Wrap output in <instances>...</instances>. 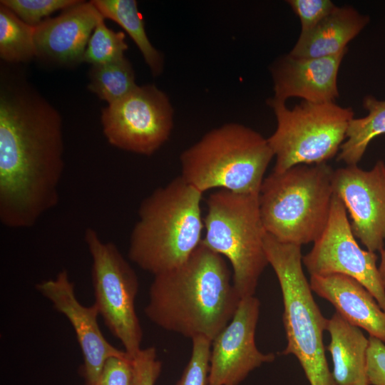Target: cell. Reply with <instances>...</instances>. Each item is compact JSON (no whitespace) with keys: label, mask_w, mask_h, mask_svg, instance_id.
Listing matches in <instances>:
<instances>
[{"label":"cell","mask_w":385,"mask_h":385,"mask_svg":"<svg viewBox=\"0 0 385 385\" xmlns=\"http://www.w3.org/2000/svg\"><path fill=\"white\" fill-rule=\"evenodd\" d=\"M0 89V221L33 227L59 200L64 170L60 113L25 83Z\"/></svg>","instance_id":"cell-1"},{"label":"cell","mask_w":385,"mask_h":385,"mask_svg":"<svg viewBox=\"0 0 385 385\" xmlns=\"http://www.w3.org/2000/svg\"><path fill=\"white\" fill-rule=\"evenodd\" d=\"M240 300L225 258L201 242L183 264L154 276L145 314L165 330L212 341Z\"/></svg>","instance_id":"cell-2"},{"label":"cell","mask_w":385,"mask_h":385,"mask_svg":"<svg viewBox=\"0 0 385 385\" xmlns=\"http://www.w3.org/2000/svg\"><path fill=\"white\" fill-rule=\"evenodd\" d=\"M202 195L178 176L145 197L130 233V260L154 276L185 262L202 240Z\"/></svg>","instance_id":"cell-3"},{"label":"cell","mask_w":385,"mask_h":385,"mask_svg":"<svg viewBox=\"0 0 385 385\" xmlns=\"http://www.w3.org/2000/svg\"><path fill=\"white\" fill-rule=\"evenodd\" d=\"M334 172L327 163L297 165L264 178L258 200L266 232L283 243L314 242L328 222Z\"/></svg>","instance_id":"cell-4"},{"label":"cell","mask_w":385,"mask_h":385,"mask_svg":"<svg viewBox=\"0 0 385 385\" xmlns=\"http://www.w3.org/2000/svg\"><path fill=\"white\" fill-rule=\"evenodd\" d=\"M274 158L267 139L237 123L206 133L180 155L181 177L202 193L214 188L259 195Z\"/></svg>","instance_id":"cell-5"},{"label":"cell","mask_w":385,"mask_h":385,"mask_svg":"<svg viewBox=\"0 0 385 385\" xmlns=\"http://www.w3.org/2000/svg\"><path fill=\"white\" fill-rule=\"evenodd\" d=\"M264 247L282 294L287 344L282 354L296 356L310 385H334L323 343L329 319L316 303L303 272L301 246L279 242L266 232Z\"/></svg>","instance_id":"cell-6"},{"label":"cell","mask_w":385,"mask_h":385,"mask_svg":"<svg viewBox=\"0 0 385 385\" xmlns=\"http://www.w3.org/2000/svg\"><path fill=\"white\" fill-rule=\"evenodd\" d=\"M258 196L220 189L208 196L203 217L202 242L230 262L232 283L241 299L255 294L269 265Z\"/></svg>","instance_id":"cell-7"},{"label":"cell","mask_w":385,"mask_h":385,"mask_svg":"<svg viewBox=\"0 0 385 385\" xmlns=\"http://www.w3.org/2000/svg\"><path fill=\"white\" fill-rule=\"evenodd\" d=\"M277 120V128L267 138L275 157L274 172L297 165L327 163L340 150L354 113L334 102L302 101L289 109L285 102L267 101Z\"/></svg>","instance_id":"cell-8"},{"label":"cell","mask_w":385,"mask_h":385,"mask_svg":"<svg viewBox=\"0 0 385 385\" xmlns=\"http://www.w3.org/2000/svg\"><path fill=\"white\" fill-rule=\"evenodd\" d=\"M84 240L92 259L94 304L105 325L124 351L134 356L142 348L143 330L135 311L138 276L117 246L88 227Z\"/></svg>","instance_id":"cell-9"},{"label":"cell","mask_w":385,"mask_h":385,"mask_svg":"<svg viewBox=\"0 0 385 385\" xmlns=\"http://www.w3.org/2000/svg\"><path fill=\"white\" fill-rule=\"evenodd\" d=\"M173 108L168 96L153 84L137 86L101 113L108 143L128 152L150 155L168 139Z\"/></svg>","instance_id":"cell-10"},{"label":"cell","mask_w":385,"mask_h":385,"mask_svg":"<svg viewBox=\"0 0 385 385\" xmlns=\"http://www.w3.org/2000/svg\"><path fill=\"white\" fill-rule=\"evenodd\" d=\"M377 259L375 252L359 247L345 206L334 194L327 225L310 252L302 257L310 275L351 277L367 289L385 312V288L380 279Z\"/></svg>","instance_id":"cell-11"},{"label":"cell","mask_w":385,"mask_h":385,"mask_svg":"<svg viewBox=\"0 0 385 385\" xmlns=\"http://www.w3.org/2000/svg\"><path fill=\"white\" fill-rule=\"evenodd\" d=\"M260 302L253 296L241 299L228 324L212 341L207 385H239L255 369L274 361L255 344Z\"/></svg>","instance_id":"cell-12"},{"label":"cell","mask_w":385,"mask_h":385,"mask_svg":"<svg viewBox=\"0 0 385 385\" xmlns=\"http://www.w3.org/2000/svg\"><path fill=\"white\" fill-rule=\"evenodd\" d=\"M333 189L350 215L355 237L367 250L381 252L385 241V163L379 160L369 170L357 165L334 170Z\"/></svg>","instance_id":"cell-13"},{"label":"cell","mask_w":385,"mask_h":385,"mask_svg":"<svg viewBox=\"0 0 385 385\" xmlns=\"http://www.w3.org/2000/svg\"><path fill=\"white\" fill-rule=\"evenodd\" d=\"M36 289L73 327L83 354L81 372L85 384H91L98 379L108 359L127 354L104 337L98 323L99 312L96 306H84L78 300L74 284L66 270L59 272L55 279L37 284Z\"/></svg>","instance_id":"cell-14"},{"label":"cell","mask_w":385,"mask_h":385,"mask_svg":"<svg viewBox=\"0 0 385 385\" xmlns=\"http://www.w3.org/2000/svg\"><path fill=\"white\" fill-rule=\"evenodd\" d=\"M104 18L91 1H81L35 26L36 56L60 65L82 62L92 31Z\"/></svg>","instance_id":"cell-15"},{"label":"cell","mask_w":385,"mask_h":385,"mask_svg":"<svg viewBox=\"0 0 385 385\" xmlns=\"http://www.w3.org/2000/svg\"><path fill=\"white\" fill-rule=\"evenodd\" d=\"M346 51L337 56L298 58L289 54L272 68L274 100L286 102L299 97L304 101L334 102L339 96L337 75Z\"/></svg>","instance_id":"cell-16"},{"label":"cell","mask_w":385,"mask_h":385,"mask_svg":"<svg viewBox=\"0 0 385 385\" xmlns=\"http://www.w3.org/2000/svg\"><path fill=\"white\" fill-rule=\"evenodd\" d=\"M310 287L342 317L385 342V312L359 282L344 274L312 275Z\"/></svg>","instance_id":"cell-17"},{"label":"cell","mask_w":385,"mask_h":385,"mask_svg":"<svg viewBox=\"0 0 385 385\" xmlns=\"http://www.w3.org/2000/svg\"><path fill=\"white\" fill-rule=\"evenodd\" d=\"M369 17L353 7L337 6L325 19L309 31L301 32L290 53L298 58L337 56L347 51L346 46L368 24Z\"/></svg>","instance_id":"cell-18"},{"label":"cell","mask_w":385,"mask_h":385,"mask_svg":"<svg viewBox=\"0 0 385 385\" xmlns=\"http://www.w3.org/2000/svg\"><path fill=\"white\" fill-rule=\"evenodd\" d=\"M327 350L333 363L334 385H369L366 372L369 338L360 328L335 312L328 321Z\"/></svg>","instance_id":"cell-19"},{"label":"cell","mask_w":385,"mask_h":385,"mask_svg":"<svg viewBox=\"0 0 385 385\" xmlns=\"http://www.w3.org/2000/svg\"><path fill=\"white\" fill-rule=\"evenodd\" d=\"M105 18L119 24L135 42L153 76H160L164 66L162 54L152 45L145 30L135 0H93Z\"/></svg>","instance_id":"cell-20"},{"label":"cell","mask_w":385,"mask_h":385,"mask_svg":"<svg viewBox=\"0 0 385 385\" xmlns=\"http://www.w3.org/2000/svg\"><path fill=\"white\" fill-rule=\"evenodd\" d=\"M363 106L368 114L354 118L349 123L346 138L340 147L337 160L347 165H357L370 142L385 134V100H379L368 95L363 100Z\"/></svg>","instance_id":"cell-21"},{"label":"cell","mask_w":385,"mask_h":385,"mask_svg":"<svg viewBox=\"0 0 385 385\" xmlns=\"http://www.w3.org/2000/svg\"><path fill=\"white\" fill-rule=\"evenodd\" d=\"M35 26L0 4V57L9 63L27 62L36 56Z\"/></svg>","instance_id":"cell-22"},{"label":"cell","mask_w":385,"mask_h":385,"mask_svg":"<svg viewBox=\"0 0 385 385\" xmlns=\"http://www.w3.org/2000/svg\"><path fill=\"white\" fill-rule=\"evenodd\" d=\"M89 77L88 89L108 105L120 100L138 86L133 66L125 57L93 66Z\"/></svg>","instance_id":"cell-23"},{"label":"cell","mask_w":385,"mask_h":385,"mask_svg":"<svg viewBox=\"0 0 385 385\" xmlns=\"http://www.w3.org/2000/svg\"><path fill=\"white\" fill-rule=\"evenodd\" d=\"M102 18L97 24L89 39L82 62L101 65L123 58L128 49L124 32L108 29Z\"/></svg>","instance_id":"cell-24"},{"label":"cell","mask_w":385,"mask_h":385,"mask_svg":"<svg viewBox=\"0 0 385 385\" xmlns=\"http://www.w3.org/2000/svg\"><path fill=\"white\" fill-rule=\"evenodd\" d=\"M78 0H1L0 4L14 13L26 24L36 26L58 10H65L78 4Z\"/></svg>","instance_id":"cell-25"},{"label":"cell","mask_w":385,"mask_h":385,"mask_svg":"<svg viewBox=\"0 0 385 385\" xmlns=\"http://www.w3.org/2000/svg\"><path fill=\"white\" fill-rule=\"evenodd\" d=\"M192 344L190 360L175 385H207L212 341L197 337Z\"/></svg>","instance_id":"cell-26"},{"label":"cell","mask_w":385,"mask_h":385,"mask_svg":"<svg viewBox=\"0 0 385 385\" xmlns=\"http://www.w3.org/2000/svg\"><path fill=\"white\" fill-rule=\"evenodd\" d=\"M287 2L299 19L301 32L314 28L337 7L330 0H289Z\"/></svg>","instance_id":"cell-27"},{"label":"cell","mask_w":385,"mask_h":385,"mask_svg":"<svg viewBox=\"0 0 385 385\" xmlns=\"http://www.w3.org/2000/svg\"><path fill=\"white\" fill-rule=\"evenodd\" d=\"M131 361L133 385H155L162 368L155 348L141 349L131 357Z\"/></svg>","instance_id":"cell-28"},{"label":"cell","mask_w":385,"mask_h":385,"mask_svg":"<svg viewBox=\"0 0 385 385\" xmlns=\"http://www.w3.org/2000/svg\"><path fill=\"white\" fill-rule=\"evenodd\" d=\"M88 385H133L131 357L128 354L111 357L98 379Z\"/></svg>","instance_id":"cell-29"},{"label":"cell","mask_w":385,"mask_h":385,"mask_svg":"<svg viewBox=\"0 0 385 385\" xmlns=\"http://www.w3.org/2000/svg\"><path fill=\"white\" fill-rule=\"evenodd\" d=\"M366 372L369 385H385V344L369 336Z\"/></svg>","instance_id":"cell-30"},{"label":"cell","mask_w":385,"mask_h":385,"mask_svg":"<svg viewBox=\"0 0 385 385\" xmlns=\"http://www.w3.org/2000/svg\"><path fill=\"white\" fill-rule=\"evenodd\" d=\"M381 262L378 267L380 279L383 287L385 288V248L381 252Z\"/></svg>","instance_id":"cell-31"}]
</instances>
